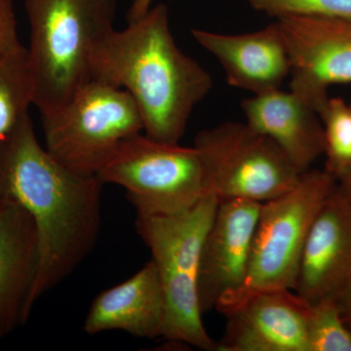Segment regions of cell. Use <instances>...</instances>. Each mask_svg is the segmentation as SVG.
Listing matches in <instances>:
<instances>
[{
  "label": "cell",
  "instance_id": "cell-1",
  "mask_svg": "<svg viewBox=\"0 0 351 351\" xmlns=\"http://www.w3.org/2000/svg\"><path fill=\"white\" fill-rule=\"evenodd\" d=\"M97 176L77 174L39 144L29 112L0 138V196L17 201L38 226L40 269L34 302L93 250L101 226Z\"/></svg>",
  "mask_w": 351,
  "mask_h": 351
},
{
  "label": "cell",
  "instance_id": "cell-2",
  "mask_svg": "<svg viewBox=\"0 0 351 351\" xmlns=\"http://www.w3.org/2000/svg\"><path fill=\"white\" fill-rule=\"evenodd\" d=\"M112 29L95 48L92 80L124 89L137 104L147 137L179 144L213 78L176 43L165 4Z\"/></svg>",
  "mask_w": 351,
  "mask_h": 351
},
{
  "label": "cell",
  "instance_id": "cell-3",
  "mask_svg": "<svg viewBox=\"0 0 351 351\" xmlns=\"http://www.w3.org/2000/svg\"><path fill=\"white\" fill-rule=\"evenodd\" d=\"M25 8L34 105L47 117L92 80V54L114 29L117 0H25Z\"/></svg>",
  "mask_w": 351,
  "mask_h": 351
},
{
  "label": "cell",
  "instance_id": "cell-4",
  "mask_svg": "<svg viewBox=\"0 0 351 351\" xmlns=\"http://www.w3.org/2000/svg\"><path fill=\"white\" fill-rule=\"evenodd\" d=\"M218 203L216 195H209L179 213L137 216L136 221L162 282L165 322L161 338L208 351L217 350L218 343L203 325L198 267Z\"/></svg>",
  "mask_w": 351,
  "mask_h": 351
},
{
  "label": "cell",
  "instance_id": "cell-5",
  "mask_svg": "<svg viewBox=\"0 0 351 351\" xmlns=\"http://www.w3.org/2000/svg\"><path fill=\"white\" fill-rule=\"evenodd\" d=\"M97 177L104 184L125 189L137 216L179 213L213 195L196 147L159 142L145 134L122 141Z\"/></svg>",
  "mask_w": 351,
  "mask_h": 351
},
{
  "label": "cell",
  "instance_id": "cell-6",
  "mask_svg": "<svg viewBox=\"0 0 351 351\" xmlns=\"http://www.w3.org/2000/svg\"><path fill=\"white\" fill-rule=\"evenodd\" d=\"M41 117L46 151L84 176H97L122 141L144 131L131 95L96 80L78 90L61 110Z\"/></svg>",
  "mask_w": 351,
  "mask_h": 351
},
{
  "label": "cell",
  "instance_id": "cell-7",
  "mask_svg": "<svg viewBox=\"0 0 351 351\" xmlns=\"http://www.w3.org/2000/svg\"><path fill=\"white\" fill-rule=\"evenodd\" d=\"M193 147L219 201L267 202L294 188L302 174L274 141L246 122H225L200 131Z\"/></svg>",
  "mask_w": 351,
  "mask_h": 351
},
{
  "label": "cell",
  "instance_id": "cell-8",
  "mask_svg": "<svg viewBox=\"0 0 351 351\" xmlns=\"http://www.w3.org/2000/svg\"><path fill=\"white\" fill-rule=\"evenodd\" d=\"M335 186L327 170L309 169L288 193L262 203L248 278L239 297L261 289H294L307 235Z\"/></svg>",
  "mask_w": 351,
  "mask_h": 351
},
{
  "label": "cell",
  "instance_id": "cell-9",
  "mask_svg": "<svg viewBox=\"0 0 351 351\" xmlns=\"http://www.w3.org/2000/svg\"><path fill=\"white\" fill-rule=\"evenodd\" d=\"M262 203L219 200L208 228L198 267V297L203 313L221 311L245 287Z\"/></svg>",
  "mask_w": 351,
  "mask_h": 351
},
{
  "label": "cell",
  "instance_id": "cell-10",
  "mask_svg": "<svg viewBox=\"0 0 351 351\" xmlns=\"http://www.w3.org/2000/svg\"><path fill=\"white\" fill-rule=\"evenodd\" d=\"M291 59L290 91L319 112L332 85L351 83V21L276 19Z\"/></svg>",
  "mask_w": 351,
  "mask_h": 351
},
{
  "label": "cell",
  "instance_id": "cell-11",
  "mask_svg": "<svg viewBox=\"0 0 351 351\" xmlns=\"http://www.w3.org/2000/svg\"><path fill=\"white\" fill-rule=\"evenodd\" d=\"M308 307L291 289L244 293L219 311L226 326L217 351H307Z\"/></svg>",
  "mask_w": 351,
  "mask_h": 351
},
{
  "label": "cell",
  "instance_id": "cell-12",
  "mask_svg": "<svg viewBox=\"0 0 351 351\" xmlns=\"http://www.w3.org/2000/svg\"><path fill=\"white\" fill-rule=\"evenodd\" d=\"M351 281V202L335 186L314 219L293 291L308 304L338 299Z\"/></svg>",
  "mask_w": 351,
  "mask_h": 351
},
{
  "label": "cell",
  "instance_id": "cell-13",
  "mask_svg": "<svg viewBox=\"0 0 351 351\" xmlns=\"http://www.w3.org/2000/svg\"><path fill=\"white\" fill-rule=\"evenodd\" d=\"M39 269L34 219L17 201L0 196V339L29 317Z\"/></svg>",
  "mask_w": 351,
  "mask_h": 351
},
{
  "label": "cell",
  "instance_id": "cell-14",
  "mask_svg": "<svg viewBox=\"0 0 351 351\" xmlns=\"http://www.w3.org/2000/svg\"><path fill=\"white\" fill-rule=\"evenodd\" d=\"M191 36L213 55L228 84L253 95L280 89L291 73V59L278 23L246 34L193 29Z\"/></svg>",
  "mask_w": 351,
  "mask_h": 351
},
{
  "label": "cell",
  "instance_id": "cell-15",
  "mask_svg": "<svg viewBox=\"0 0 351 351\" xmlns=\"http://www.w3.org/2000/svg\"><path fill=\"white\" fill-rule=\"evenodd\" d=\"M241 108L246 123L274 141L300 172L311 169L324 154L319 114L292 91L276 89L253 95L242 101Z\"/></svg>",
  "mask_w": 351,
  "mask_h": 351
},
{
  "label": "cell",
  "instance_id": "cell-16",
  "mask_svg": "<svg viewBox=\"0 0 351 351\" xmlns=\"http://www.w3.org/2000/svg\"><path fill=\"white\" fill-rule=\"evenodd\" d=\"M165 297L154 261L135 276L104 291L92 302L84 321L85 332L120 330L137 338L162 337Z\"/></svg>",
  "mask_w": 351,
  "mask_h": 351
},
{
  "label": "cell",
  "instance_id": "cell-17",
  "mask_svg": "<svg viewBox=\"0 0 351 351\" xmlns=\"http://www.w3.org/2000/svg\"><path fill=\"white\" fill-rule=\"evenodd\" d=\"M34 93L27 50L22 45L0 58V138L29 113Z\"/></svg>",
  "mask_w": 351,
  "mask_h": 351
},
{
  "label": "cell",
  "instance_id": "cell-18",
  "mask_svg": "<svg viewBox=\"0 0 351 351\" xmlns=\"http://www.w3.org/2000/svg\"><path fill=\"white\" fill-rule=\"evenodd\" d=\"M318 114L324 131L325 170L336 179L351 165V106L341 98H329Z\"/></svg>",
  "mask_w": 351,
  "mask_h": 351
},
{
  "label": "cell",
  "instance_id": "cell-19",
  "mask_svg": "<svg viewBox=\"0 0 351 351\" xmlns=\"http://www.w3.org/2000/svg\"><path fill=\"white\" fill-rule=\"evenodd\" d=\"M307 351H351L348 329L336 299L309 304L306 320Z\"/></svg>",
  "mask_w": 351,
  "mask_h": 351
},
{
  "label": "cell",
  "instance_id": "cell-20",
  "mask_svg": "<svg viewBox=\"0 0 351 351\" xmlns=\"http://www.w3.org/2000/svg\"><path fill=\"white\" fill-rule=\"evenodd\" d=\"M258 12L271 17L328 18L351 21V0H245Z\"/></svg>",
  "mask_w": 351,
  "mask_h": 351
},
{
  "label": "cell",
  "instance_id": "cell-21",
  "mask_svg": "<svg viewBox=\"0 0 351 351\" xmlns=\"http://www.w3.org/2000/svg\"><path fill=\"white\" fill-rule=\"evenodd\" d=\"M22 43L12 0H0V58L17 49Z\"/></svg>",
  "mask_w": 351,
  "mask_h": 351
},
{
  "label": "cell",
  "instance_id": "cell-22",
  "mask_svg": "<svg viewBox=\"0 0 351 351\" xmlns=\"http://www.w3.org/2000/svg\"><path fill=\"white\" fill-rule=\"evenodd\" d=\"M338 302L339 311H341V317L343 322L351 332V281L346 286L345 290L339 295Z\"/></svg>",
  "mask_w": 351,
  "mask_h": 351
},
{
  "label": "cell",
  "instance_id": "cell-23",
  "mask_svg": "<svg viewBox=\"0 0 351 351\" xmlns=\"http://www.w3.org/2000/svg\"><path fill=\"white\" fill-rule=\"evenodd\" d=\"M154 0H133L129 8L127 20L128 22L138 19L151 9Z\"/></svg>",
  "mask_w": 351,
  "mask_h": 351
},
{
  "label": "cell",
  "instance_id": "cell-24",
  "mask_svg": "<svg viewBox=\"0 0 351 351\" xmlns=\"http://www.w3.org/2000/svg\"><path fill=\"white\" fill-rule=\"evenodd\" d=\"M337 184L351 202V165L336 176Z\"/></svg>",
  "mask_w": 351,
  "mask_h": 351
}]
</instances>
